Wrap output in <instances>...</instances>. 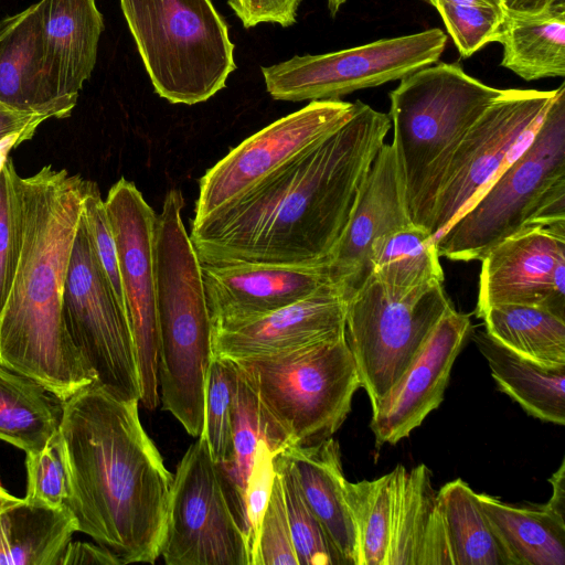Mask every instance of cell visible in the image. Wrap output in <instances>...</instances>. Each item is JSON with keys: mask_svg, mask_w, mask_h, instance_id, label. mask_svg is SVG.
<instances>
[{"mask_svg": "<svg viewBox=\"0 0 565 565\" xmlns=\"http://www.w3.org/2000/svg\"><path fill=\"white\" fill-rule=\"evenodd\" d=\"M392 126L356 100L353 116L249 191L200 220L201 263L326 264Z\"/></svg>", "mask_w": 565, "mask_h": 565, "instance_id": "6da1fadb", "label": "cell"}, {"mask_svg": "<svg viewBox=\"0 0 565 565\" xmlns=\"http://www.w3.org/2000/svg\"><path fill=\"white\" fill-rule=\"evenodd\" d=\"M10 254L0 362L65 401L95 381L63 317V292L87 180L52 164L20 175L11 158Z\"/></svg>", "mask_w": 565, "mask_h": 565, "instance_id": "7a4b0ae2", "label": "cell"}, {"mask_svg": "<svg viewBox=\"0 0 565 565\" xmlns=\"http://www.w3.org/2000/svg\"><path fill=\"white\" fill-rule=\"evenodd\" d=\"M138 399L95 381L63 402L58 430L71 475L67 510L76 532L121 565L160 556L173 475L142 427Z\"/></svg>", "mask_w": 565, "mask_h": 565, "instance_id": "3957f363", "label": "cell"}, {"mask_svg": "<svg viewBox=\"0 0 565 565\" xmlns=\"http://www.w3.org/2000/svg\"><path fill=\"white\" fill-rule=\"evenodd\" d=\"M183 205L182 192L171 189L156 214L158 379L162 408L199 437L213 355L212 321L201 262L181 216Z\"/></svg>", "mask_w": 565, "mask_h": 565, "instance_id": "277c9868", "label": "cell"}, {"mask_svg": "<svg viewBox=\"0 0 565 565\" xmlns=\"http://www.w3.org/2000/svg\"><path fill=\"white\" fill-rule=\"evenodd\" d=\"M556 226H565L564 83L527 147L436 238V247L451 260H481L514 234Z\"/></svg>", "mask_w": 565, "mask_h": 565, "instance_id": "5b68a950", "label": "cell"}, {"mask_svg": "<svg viewBox=\"0 0 565 565\" xmlns=\"http://www.w3.org/2000/svg\"><path fill=\"white\" fill-rule=\"evenodd\" d=\"M390 92L394 145L412 222L429 232L440 177L458 142L503 89L457 63H437L399 79Z\"/></svg>", "mask_w": 565, "mask_h": 565, "instance_id": "8992f818", "label": "cell"}, {"mask_svg": "<svg viewBox=\"0 0 565 565\" xmlns=\"http://www.w3.org/2000/svg\"><path fill=\"white\" fill-rule=\"evenodd\" d=\"M255 391L276 455L333 436L351 411L361 381L345 335L294 351L233 360Z\"/></svg>", "mask_w": 565, "mask_h": 565, "instance_id": "52a82bcc", "label": "cell"}, {"mask_svg": "<svg viewBox=\"0 0 565 565\" xmlns=\"http://www.w3.org/2000/svg\"><path fill=\"white\" fill-rule=\"evenodd\" d=\"M156 93L194 105L236 70L228 26L212 0H119Z\"/></svg>", "mask_w": 565, "mask_h": 565, "instance_id": "ba28073f", "label": "cell"}, {"mask_svg": "<svg viewBox=\"0 0 565 565\" xmlns=\"http://www.w3.org/2000/svg\"><path fill=\"white\" fill-rule=\"evenodd\" d=\"M451 306L443 284L399 296L372 274L347 298L344 335L372 408Z\"/></svg>", "mask_w": 565, "mask_h": 565, "instance_id": "9c48e42d", "label": "cell"}, {"mask_svg": "<svg viewBox=\"0 0 565 565\" xmlns=\"http://www.w3.org/2000/svg\"><path fill=\"white\" fill-rule=\"evenodd\" d=\"M555 95L503 89L468 129L439 180L429 224L435 241L527 147Z\"/></svg>", "mask_w": 565, "mask_h": 565, "instance_id": "30bf717a", "label": "cell"}, {"mask_svg": "<svg viewBox=\"0 0 565 565\" xmlns=\"http://www.w3.org/2000/svg\"><path fill=\"white\" fill-rule=\"evenodd\" d=\"M63 317L95 382L117 397L140 402V383L126 308L94 252L82 216L70 258Z\"/></svg>", "mask_w": 565, "mask_h": 565, "instance_id": "8fae6325", "label": "cell"}, {"mask_svg": "<svg viewBox=\"0 0 565 565\" xmlns=\"http://www.w3.org/2000/svg\"><path fill=\"white\" fill-rule=\"evenodd\" d=\"M447 35L438 28L337 52L263 66L266 90L287 102L334 100L407 76L438 62Z\"/></svg>", "mask_w": 565, "mask_h": 565, "instance_id": "7c38bea8", "label": "cell"}, {"mask_svg": "<svg viewBox=\"0 0 565 565\" xmlns=\"http://www.w3.org/2000/svg\"><path fill=\"white\" fill-rule=\"evenodd\" d=\"M160 556L168 565H250L248 536L203 434L173 475Z\"/></svg>", "mask_w": 565, "mask_h": 565, "instance_id": "4fadbf2b", "label": "cell"}, {"mask_svg": "<svg viewBox=\"0 0 565 565\" xmlns=\"http://www.w3.org/2000/svg\"><path fill=\"white\" fill-rule=\"evenodd\" d=\"M105 205L117 246L125 307L132 333L140 402L159 404L158 321L154 262L156 213L135 183L120 178Z\"/></svg>", "mask_w": 565, "mask_h": 565, "instance_id": "5bb4252c", "label": "cell"}, {"mask_svg": "<svg viewBox=\"0 0 565 565\" xmlns=\"http://www.w3.org/2000/svg\"><path fill=\"white\" fill-rule=\"evenodd\" d=\"M356 102L311 100L246 138L200 179L193 221L233 202L317 141L344 125Z\"/></svg>", "mask_w": 565, "mask_h": 565, "instance_id": "9a60e30c", "label": "cell"}, {"mask_svg": "<svg viewBox=\"0 0 565 565\" xmlns=\"http://www.w3.org/2000/svg\"><path fill=\"white\" fill-rule=\"evenodd\" d=\"M497 305L540 307L565 319V226L522 231L483 256L477 317Z\"/></svg>", "mask_w": 565, "mask_h": 565, "instance_id": "2e32d148", "label": "cell"}, {"mask_svg": "<svg viewBox=\"0 0 565 565\" xmlns=\"http://www.w3.org/2000/svg\"><path fill=\"white\" fill-rule=\"evenodd\" d=\"M471 334L469 316L451 306L401 379L372 408L370 427L377 446L408 437L441 404L452 365Z\"/></svg>", "mask_w": 565, "mask_h": 565, "instance_id": "e0dca14e", "label": "cell"}, {"mask_svg": "<svg viewBox=\"0 0 565 565\" xmlns=\"http://www.w3.org/2000/svg\"><path fill=\"white\" fill-rule=\"evenodd\" d=\"M411 224L402 166L394 145L384 142L326 262L330 280L342 288L345 299L371 275L374 241Z\"/></svg>", "mask_w": 565, "mask_h": 565, "instance_id": "ac0fdd59", "label": "cell"}, {"mask_svg": "<svg viewBox=\"0 0 565 565\" xmlns=\"http://www.w3.org/2000/svg\"><path fill=\"white\" fill-rule=\"evenodd\" d=\"M342 288L333 282L260 317L212 326L214 356L241 360L294 351L344 335Z\"/></svg>", "mask_w": 565, "mask_h": 565, "instance_id": "d6986e66", "label": "cell"}, {"mask_svg": "<svg viewBox=\"0 0 565 565\" xmlns=\"http://www.w3.org/2000/svg\"><path fill=\"white\" fill-rule=\"evenodd\" d=\"M201 274L212 326L254 319L332 282L326 264H204Z\"/></svg>", "mask_w": 565, "mask_h": 565, "instance_id": "ffe728a7", "label": "cell"}, {"mask_svg": "<svg viewBox=\"0 0 565 565\" xmlns=\"http://www.w3.org/2000/svg\"><path fill=\"white\" fill-rule=\"evenodd\" d=\"M36 6L46 71L73 111L97 61L103 14L96 0H40Z\"/></svg>", "mask_w": 565, "mask_h": 565, "instance_id": "44dd1931", "label": "cell"}, {"mask_svg": "<svg viewBox=\"0 0 565 565\" xmlns=\"http://www.w3.org/2000/svg\"><path fill=\"white\" fill-rule=\"evenodd\" d=\"M0 103L46 119L72 114L44 64L36 3L0 20Z\"/></svg>", "mask_w": 565, "mask_h": 565, "instance_id": "7402d4cb", "label": "cell"}, {"mask_svg": "<svg viewBox=\"0 0 565 565\" xmlns=\"http://www.w3.org/2000/svg\"><path fill=\"white\" fill-rule=\"evenodd\" d=\"M386 565H452L430 471L422 463L394 469Z\"/></svg>", "mask_w": 565, "mask_h": 565, "instance_id": "603a6c76", "label": "cell"}, {"mask_svg": "<svg viewBox=\"0 0 565 565\" xmlns=\"http://www.w3.org/2000/svg\"><path fill=\"white\" fill-rule=\"evenodd\" d=\"M289 463L302 497L318 518L345 565H358L354 522L345 497L339 444L332 437L279 451Z\"/></svg>", "mask_w": 565, "mask_h": 565, "instance_id": "cb8c5ba5", "label": "cell"}, {"mask_svg": "<svg viewBox=\"0 0 565 565\" xmlns=\"http://www.w3.org/2000/svg\"><path fill=\"white\" fill-rule=\"evenodd\" d=\"M499 390L529 415L543 422L565 424V366L548 367L508 350L486 331L472 335Z\"/></svg>", "mask_w": 565, "mask_h": 565, "instance_id": "d4e9b609", "label": "cell"}, {"mask_svg": "<svg viewBox=\"0 0 565 565\" xmlns=\"http://www.w3.org/2000/svg\"><path fill=\"white\" fill-rule=\"evenodd\" d=\"M511 565H565V521L542 505L520 507L477 493Z\"/></svg>", "mask_w": 565, "mask_h": 565, "instance_id": "484cf974", "label": "cell"}, {"mask_svg": "<svg viewBox=\"0 0 565 565\" xmlns=\"http://www.w3.org/2000/svg\"><path fill=\"white\" fill-rule=\"evenodd\" d=\"M497 42L503 46L500 65L524 81L565 76V8L537 14L504 10Z\"/></svg>", "mask_w": 565, "mask_h": 565, "instance_id": "4316f807", "label": "cell"}, {"mask_svg": "<svg viewBox=\"0 0 565 565\" xmlns=\"http://www.w3.org/2000/svg\"><path fill=\"white\" fill-rule=\"evenodd\" d=\"M75 532L67 509H50L20 499L0 510V564L60 565Z\"/></svg>", "mask_w": 565, "mask_h": 565, "instance_id": "83f0119b", "label": "cell"}, {"mask_svg": "<svg viewBox=\"0 0 565 565\" xmlns=\"http://www.w3.org/2000/svg\"><path fill=\"white\" fill-rule=\"evenodd\" d=\"M63 402L0 362V440L24 452L41 449L58 429Z\"/></svg>", "mask_w": 565, "mask_h": 565, "instance_id": "f1b7e54d", "label": "cell"}, {"mask_svg": "<svg viewBox=\"0 0 565 565\" xmlns=\"http://www.w3.org/2000/svg\"><path fill=\"white\" fill-rule=\"evenodd\" d=\"M436 241L415 224L374 241L370 253L371 274L399 296L444 282Z\"/></svg>", "mask_w": 565, "mask_h": 565, "instance_id": "f546056e", "label": "cell"}, {"mask_svg": "<svg viewBox=\"0 0 565 565\" xmlns=\"http://www.w3.org/2000/svg\"><path fill=\"white\" fill-rule=\"evenodd\" d=\"M480 318L486 332L508 350L543 366H565V319L524 305L492 306Z\"/></svg>", "mask_w": 565, "mask_h": 565, "instance_id": "4dcf8cb0", "label": "cell"}, {"mask_svg": "<svg viewBox=\"0 0 565 565\" xmlns=\"http://www.w3.org/2000/svg\"><path fill=\"white\" fill-rule=\"evenodd\" d=\"M436 499L452 565H511L477 493L463 480L447 482Z\"/></svg>", "mask_w": 565, "mask_h": 565, "instance_id": "1f68e13d", "label": "cell"}, {"mask_svg": "<svg viewBox=\"0 0 565 565\" xmlns=\"http://www.w3.org/2000/svg\"><path fill=\"white\" fill-rule=\"evenodd\" d=\"M265 438L266 427L258 397L237 366L232 412V452L227 460L215 465L233 512L247 536L245 491L257 444Z\"/></svg>", "mask_w": 565, "mask_h": 565, "instance_id": "d6a6232c", "label": "cell"}, {"mask_svg": "<svg viewBox=\"0 0 565 565\" xmlns=\"http://www.w3.org/2000/svg\"><path fill=\"white\" fill-rule=\"evenodd\" d=\"M393 487V470L371 481H345V497L356 533L358 565H386Z\"/></svg>", "mask_w": 565, "mask_h": 565, "instance_id": "836d02e7", "label": "cell"}, {"mask_svg": "<svg viewBox=\"0 0 565 565\" xmlns=\"http://www.w3.org/2000/svg\"><path fill=\"white\" fill-rule=\"evenodd\" d=\"M273 462L282 482L298 565H345L324 527L305 501L287 460L280 454H276Z\"/></svg>", "mask_w": 565, "mask_h": 565, "instance_id": "e575fe53", "label": "cell"}, {"mask_svg": "<svg viewBox=\"0 0 565 565\" xmlns=\"http://www.w3.org/2000/svg\"><path fill=\"white\" fill-rule=\"evenodd\" d=\"M237 386V366L227 358L212 355L205 383L204 425L213 460H227L232 452V412Z\"/></svg>", "mask_w": 565, "mask_h": 565, "instance_id": "d590c367", "label": "cell"}, {"mask_svg": "<svg viewBox=\"0 0 565 565\" xmlns=\"http://www.w3.org/2000/svg\"><path fill=\"white\" fill-rule=\"evenodd\" d=\"M28 503L67 509L71 475L63 437L57 429L39 450L25 452Z\"/></svg>", "mask_w": 565, "mask_h": 565, "instance_id": "8d00e7d4", "label": "cell"}, {"mask_svg": "<svg viewBox=\"0 0 565 565\" xmlns=\"http://www.w3.org/2000/svg\"><path fill=\"white\" fill-rule=\"evenodd\" d=\"M447 32L462 57H469L482 46L497 42L504 19V9L458 4L434 0Z\"/></svg>", "mask_w": 565, "mask_h": 565, "instance_id": "74e56055", "label": "cell"}, {"mask_svg": "<svg viewBox=\"0 0 565 565\" xmlns=\"http://www.w3.org/2000/svg\"><path fill=\"white\" fill-rule=\"evenodd\" d=\"M252 565H298L282 482L277 471H275L273 489L260 522Z\"/></svg>", "mask_w": 565, "mask_h": 565, "instance_id": "f35d334b", "label": "cell"}, {"mask_svg": "<svg viewBox=\"0 0 565 565\" xmlns=\"http://www.w3.org/2000/svg\"><path fill=\"white\" fill-rule=\"evenodd\" d=\"M83 216L97 259L117 298L125 307L117 246L105 200L102 198L98 185L89 180L86 183Z\"/></svg>", "mask_w": 565, "mask_h": 565, "instance_id": "ab89813d", "label": "cell"}, {"mask_svg": "<svg viewBox=\"0 0 565 565\" xmlns=\"http://www.w3.org/2000/svg\"><path fill=\"white\" fill-rule=\"evenodd\" d=\"M274 456L275 454L270 450L265 439H260L255 450L254 460L248 475L245 491L250 565L260 522L273 489L275 478V469L273 462Z\"/></svg>", "mask_w": 565, "mask_h": 565, "instance_id": "60d3db41", "label": "cell"}, {"mask_svg": "<svg viewBox=\"0 0 565 565\" xmlns=\"http://www.w3.org/2000/svg\"><path fill=\"white\" fill-rule=\"evenodd\" d=\"M302 0H227L228 6L245 29L259 23H277L282 28L297 21V11Z\"/></svg>", "mask_w": 565, "mask_h": 565, "instance_id": "b9f144b4", "label": "cell"}, {"mask_svg": "<svg viewBox=\"0 0 565 565\" xmlns=\"http://www.w3.org/2000/svg\"><path fill=\"white\" fill-rule=\"evenodd\" d=\"M45 117L18 110L0 103V142L18 139L21 143L31 139Z\"/></svg>", "mask_w": 565, "mask_h": 565, "instance_id": "7bdbcfd3", "label": "cell"}, {"mask_svg": "<svg viewBox=\"0 0 565 565\" xmlns=\"http://www.w3.org/2000/svg\"><path fill=\"white\" fill-rule=\"evenodd\" d=\"M10 254L9 175L7 160L0 170V309L3 305Z\"/></svg>", "mask_w": 565, "mask_h": 565, "instance_id": "ee69618b", "label": "cell"}, {"mask_svg": "<svg viewBox=\"0 0 565 565\" xmlns=\"http://www.w3.org/2000/svg\"><path fill=\"white\" fill-rule=\"evenodd\" d=\"M121 565L120 561L107 548L99 544L87 542H70L60 565Z\"/></svg>", "mask_w": 565, "mask_h": 565, "instance_id": "f6af8a7d", "label": "cell"}, {"mask_svg": "<svg viewBox=\"0 0 565 565\" xmlns=\"http://www.w3.org/2000/svg\"><path fill=\"white\" fill-rule=\"evenodd\" d=\"M552 484V495L542 507L561 521H565V460L548 479Z\"/></svg>", "mask_w": 565, "mask_h": 565, "instance_id": "bcb514c9", "label": "cell"}, {"mask_svg": "<svg viewBox=\"0 0 565 565\" xmlns=\"http://www.w3.org/2000/svg\"><path fill=\"white\" fill-rule=\"evenodd\" d=\"M505 11L519 14H537L547 10L565 8V0H501Z\"/></svg>", "mask_w": 565, "mask_h": 565, "instance_id": "7dc6e473", "label": "cell"}, {"mask_svg": "<svg viewBox=\"0 0 565 565\" xmlns=\"http://www.w3.org/2000/svg\"><path fill=\"white\" fill-rule=\"evenodd\" d=\"M423 1L430 4L434 0H423ZM446 1L458 3V4H470V6L503 9L501 0H446Z\"/></svg>", "mask_w": 565, "mask_h": 565, "instance_id": "c3c4849f", "label": "cell"}, {"mask_svg": "<svg viewBox=\"0 0 565 565\" xmlns=\"http://www.w3.org/2000/svg\"><path fill=\"white\" fill-rule=\"evenodd\" d=\"M20 500V498H17L12 494H10L6 489L4 487L2 486L1 481H0V510L10 505V504H13L15 502H18Z\"/></svg>", "mask_w": 565, "mask_h": 565, "instance_id": "681fc988", "label": "cell"}, {"mask_svg": "<svg viewBox=\"0 0 565 565\" xmlns=\"http://www.w3.org/2000/svg\"><path fill=\"white\" fill-rule=\"evenodd\" d=\"M345 1L347 0H327L328 9H329L331 17H335V14L340 10L341 6Z\"/></svg>", "mask_w": 565, "mask_h": 565, "instance_id": "f907efd6", "label": "cell"}]
</instances>
